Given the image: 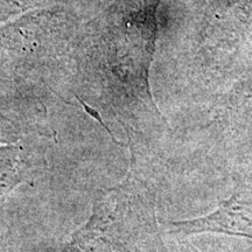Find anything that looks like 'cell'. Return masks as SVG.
Returning <instances> with one entry per match:
<instances>
[{
  "mask_svg": "<svg viewBox=\"0 0 252 252\" xmlns=\"http://www.w3.org/2000/svg\"><path fill=\"white\" fill-rule=\"evenodd\" d=\"M140 215L130 180L98 198L87 224L61 252H140Z\"/></svg>",
  "mask_w": 252,
  "mask_h": 252,
  "instance_id": "cell-1",
  "label": "cell"
}]
</instances>
